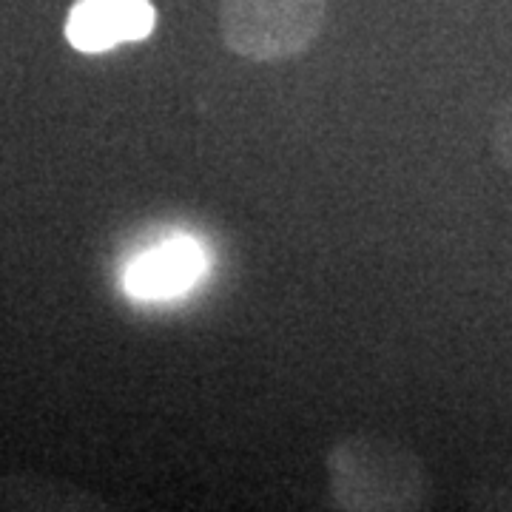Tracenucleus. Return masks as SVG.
Returning <instances> with one entry per match:
<instances>
[{
	"instance_id": "1",
	"label": "nucleus",
	"mask_w": 512,
	"mask_h": 512,
	"mask_svg": "<svg viewBox=\"0 0 512 512\" xmlns=\"http://www.w3.org/2000/svg\"><path fill=\"white\" fill-rule=\"evenodd\" d=\"M330 495L353 512L421 510L430 478L416 453L379 436H350L328 453Z\"/></svg>"
},
{
	"instance_id": "2",
	"label": "nucleus",
	"mask_w": 512,
	"mask_h": 512,
	"mask_svg": "<svg viewBox=\"0 0 512 512\" xmlns=\"http://www.w3.org/2000/svg\"><path fill=\"white\" fill-rule=\"evenodd\" d=\"M325 9L328 0H222V43L256 63L288 60L322 35Z\"/></svg>"
},
{
	"instance_id": "3",
	"label": "nucleus",
	"mask_w": 512,
	"mask_h": 512,
	"mask_svg": "<svg viewBox=\"0 0 512 512\" xmlns=\"http://www.w3.org/2000/svg\"><path fill=\"white\" fill-rule=\"evenodd\" d=\"M151 0H77L66 18V40L83 55H103L123 43H140L154 32Z\"/></svg>"
},
{
	"instance_id": "4",
	"label": "nucleus",
	"mask_w": 512,
	"mask_h": 512,
	"mask_svg": "<svg viewBox=\"0 0 512 512\" xmlns=\"http://www.w3.org/2000/svg\"><path fill=\"white\" fill-rule=\"evenodd\" d=\"M205 265H208V256L197 239H165L128 265L123 288L137 302L174 299L200 279Z\"/></svg>"
},
{
	"instance_id": "5",
	"label": "nucleus",
	"mask_w": 512,
	"mask_h": 512,
	"mask_svg": "<svg viewBox=\"0 0 512 512\" xmlns=\"http://www.w3.org/2000/svg\"><path fill=\"white\" fill-rule=\"evenodd\" d=\"M490 143H493V154L498 157V163L512 174V94L495 111Z\"/></svg>"
}]
</instances>
